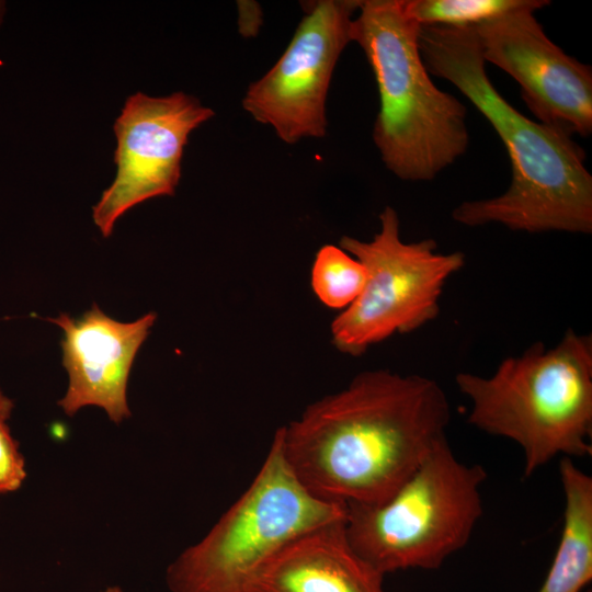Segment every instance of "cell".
Returning <instances> with one entry per match:
<instances>
[{
	"label": "cell",
	"mask_w": 592,
	"mask_h": 592,
	"mask_svg": "<svg viewBox=\"0 0 592 592\" xmlns=\"http://www.w3.org/2000/svg\"><path fill=\"white\" fill-rule=\"evenodd\" d=\"M449 420V401L434 379L376 369L310 403L275 433L310 493L346 505L377 504L447 439Z\"/></svg>",
	"instance_id": "1"
},
{
	"label": "cell",
	"mask_w": 592,
	"mask_h": 592,
	"mask_svg": "<svg viewBox=\"0 0 592 592\" xmlns=\"http://www.w3.org/2000/svg\"><path fill=\"white\" fill-rule=\"evenodd\" d=\"M419 49L429 73L453 83L488 119L511 162L512 181L503 194L463 202L453 219L530 234H591L592 175L584 150L571 136L524 116L498 92L474 26L421 25Z\"/></svg>",
	"instance_id": "2"
},
{
	"label": "cell",
	"mask_w": 592,
	"mask_h": 592,
	"mask_svg": "<svg viewBox=\"0 0 592 592\" xmlns=\"http://www.w3.org/2000/svg\"><path fill=\"white\" fill-rule=\"evenodd\" d=\"M470 401L467 421L509 439L523 453L524 477L557 456L592 454V337L568 329L554 348L532 344L489 377L458 373Z\"/></svg>",
	"instance_id": "3"
},
{
	"label": "cell",
	"mask_w": 592,
	"mask_h": 592,
	"mask_svg": "<svg viewBox=\"0 0 592 592\" xmlns=\"http://www.w3.org/2000/svg\"><path fill=\"white\" fill-rule=\"evenodd\" d=\"M420 26L405 0H363L351 23L379 94L374 143L387 169L413 182L433 180L469 144L465 105L433 83L421 58Z\"/></svg>",
	"instance_id": "4"
},
{
	"label": "cell",
	"mask_w": 592,
	"mask_h": 592,
	"mask_svg": "<svg viewBox=\"0 0 592 592\" xmlns=\"http://www.w3.org/2000/svg\"><path fill=\"white\" fill-rule=\"evenodd\" d=\"M486 469L440 442L385 501L346 505L352 547L383 574L436 570L464 548L482 516Z\"/></svg>",
	"instance_id": "5"
},
{
	"label": "cell",
	"mask_w": 592,
	"mask_h": 592,
	"mask_svg": "<svg viewBox=\"0 0 592 592\" xmlns=\"http://www.w3.org/2000/svg\"><path fill=\"white\" fill-rule=\"evenodd\" d=\"M346 504L310 493L284 459L277 434L254 479L209 532L168 567L171 592H246L255 573L303 533L344 520Z\"/></svg>",
	"instance_id": "6"
},
{
	"label": "cell",
	"mask_w": 592,
	"mask_h": 592,
	"mask_svg": "<svg viewBox=\"0 0 592 592\" xmlns=\"http://www.w3.org/2000/svg\"><path fill=\"white\" fill-rule=\"evenodd\" d=\"M379 221L372 240L343 236L339 242L366 271L361 294L331 323L332 344L351 356L433 321L445 283L466 261L460 251H436L437 243L430 238L402 241L398 214L390 206L379 214Z\"/></svg>",
	"instance_id": "7"
},
{
	"label": "cell",
	"mask_w": 592,
	"mask_h": 592,
	"mask_svg": "<svg viewBox=\"0 0 592 592\" xmlns=\"http://www.w3.org/2000/svg\"><path fill=\"white\" fill-rule=\"evenodd\" d=\"M361 0H318L303 4L288 46L273 67L250 84L243 109L270 125L286 144L326 135V100L337 61L351 42L353 13Z\"/></svg>",
	"instance_id": "8"
},
{
	"label": "cell",
	"mask_w": 592,
	"mask_h": 592,
	"mask_svg": "<svg viewBox=\"0 0 592 592\" xmlns=\"http://www.w3.org/2000/svg\"><path fill=\"white\" fill-rule=\"evenodd\" d=\"M214 116L212 109L184 92L153 98L128 96L114 123L116 175L92 208L103 237L137 204L174 194L189 135Z\"/></svg>",
	"instance_id": "9"
},
{
	"label": "cell",
	"mask_w": 592,
	"mask_h": 592,
	"mask_svg": "<svg viewBox=\"0 0 592 592\" xmlns=\"http://www.w3.org/2000/svg\"><path fill=\"white\" fill-rule=\"evenodd\" d=\"M550 1L485 21L474 29L485 61L510 75L539 123L569 136L592 133V69L567 55L544 32L534 12Z\"/></svg>",
	"instance_id": "10"
},
{
	"label": "cell",
	"mask_w": 592,
	"mask_h": 592,
	"mask_svg": "<svg viewBox=\"0 0 592 592\" xmlns=\"http://www.w3.org/2000/svg\"><path fill=\"white\" fill-rule=\"evenodd\" d=\"M157 315L122 322L105 315L96 304L79 318L59 314L47 318L62 330V365L68 387L58 401L72 417L88 406L102 408L116 424L130 417L127 385L136 354L147 339Z\"/></svg>",
	"instance_id": "11"
},
{
	"label": "cell",
	"mask_w": 592,
	"mask_h": 592,
	"mask_svg": "<svg viewBox=\"0 0 592 592\" xmlns=\"http://www.w3.org/2000/svg\"><path fill=\"white\" fill-rule=\"evenodd\" d=\"M344 521L291 540L255 573L246 592H386L385 574L352 547Z\"/></svg>",
	"instance_id": "12"
},
{
	"label": "cell",
	"mask_w": 592,
	"mask_h": 592,
	"mask_svg": "<svg viewBox=\"0 0 592 592\" xmlns=\"http://www.w3.org/2000/svg\"><path fill=\"white\" fill-rule=\"evenodd\" d=\"M563 525L548 573L537 592H582L592 579V478L562 457Z\"/></svg>",
	"instance_id": "13"
},
{
	"label": "cell",
	"mask_w": 592,
	"mask_h": 592,
	"mask_svg": "<svg viewBox=\"0 0 592 592\" xmlns=\"http://www.w3.org/2000/svg\"><path fill=\"white\" fill-rule=\"evenodd\" d=\"M365 281L363 264L340 247L326 244L316 253L310 275L311 288L327 307H349L361 294Z\"/></svg>",
	"instance_id": "14"
},
{
	"label": "cell",
	"mask_w": 592,
	"mask_h": 592,
	"mask_svg": "<svg viewBox=\"0 0 592 592\" xmlns=\"http://www.w3.org/2000/svg\"><path fill=\"white\" fill-rule=\"evenodd\" d=\"M533 0H405L408 14L420 25L475 26Z\"/></svg>",
	"instance_id": "15"
},
{
	"label": "cell",
	"mask_w": 592,
	"mask_h": 592,
	"mask_svg": "<svg viewBox=\"0 0 592 592\" xmlns=\"http://www.w3.org/2000/svg\"><path fill=\"white\" fill-rule=\"evenodd\" d=\"M26 478L25 460L7 423L0 424V494L19 490Z\"/></svg>",
	"instance_id": "16"
},
{
	"label": "cell",
	"mask_w": 592,
	"mask_h": 592,
	"mask_svg": "<svg viewBox=\"0 0 592 592\" xmlns=\"http://www.w3.org/2000/svg\"><path fill=\"white\" fill-rule=\"evenodd\" d=\"M14 408L13 401L0 389V424L7 423Z\"/></svg>",
	"instance_id": "17"
},
{
	"label": "cell",
	"mask_w": 592,
	"mask_h": 592,
	"mask_svg": "<svg viewBox=\"0 0 592 592\" xmlns=\"http://www.w3.org/2000/svg\"><path fill=\"white\" fill-rule=\"evenodd\" d=\"M103 592H124V590L118 585L107 587Z\"/></svg>",
	"instance_id": "18"
},
{
	"label": "cell",
	"mask_w": 592,
	"mask_h": 592,
	"mask_svg": "<svg viewBox=\"0 0 592 592\" xmlns=\"http://www.w3.org/2000/svg\"><path fill=\"white\" fill-rule=\"evenodd\" d=\"M2 12H3V5H2V3L0 2V21H1Z\"/></svg>",
	"instance_id": "19"
}]
</instances>
